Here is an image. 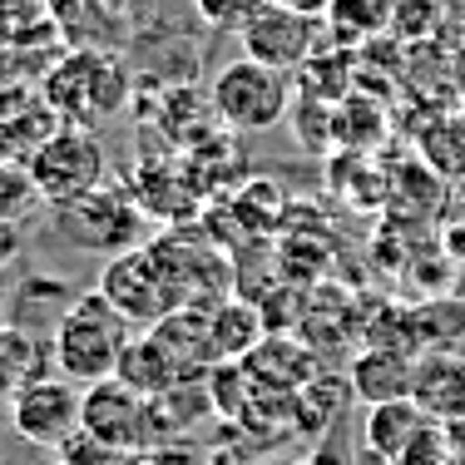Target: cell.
Listing matches in <instances>:
<instances>
[{"mask_svg": "<svg viewBox=\"0 0 465 465\" xmlns=\"http://www.w3.org/2000/svg\"><path fill=\"white\" fill-rule=\"evenodd\" d=\"M129 337H134V327L124 322V312L94 287V292H80L64 307V317L54 322L50 351L60 376H70L74 386H94L119 371Z\"/></svg>", "mask_w": 465, "mask_h": 465, "instance_id": "1", "label": "cell"}, {"mask_svg": "<svg viewBox=\"0 0 465 465\" xmlns=\"http://www.w3.org/2000/svg\"><path fill=\"white\" fill-rule=\"evenodd\" d=\"M40 94L64 124H94L129 104V70L104 50H64L45 74Z\"/></svg>", "mask_w": 465, "mask_h": 465, "instance_id": "2", "label": "cell"}, {"mask_svg": "<svg viewBox=\"0 0 465 465\" xmlns=\"http://www.w3.org/2000/svg\"><path fill=\"white\" fill-rule=\"evenodd\" d=\"M208 99H213L218 124L232 129V134H262V129H278L292 109V74L268 70V64L248 60H228L223 70L208 84Z\"/></svg>", "mask_w": 465, "mask_h": 465, "instance_id": "3", "label": "cell"}, {"mask_svg": "<svg viewBox=\"0 0 465 465\" xmlns=\"http://www.w3.org/2000/svg\"><path fill=\"white\" fill-rule=\"evenodd\" d=\"M99 292L124 312V322L134 331H149L159 327L169 312H179L183 297H179V282H173L169 262L159 258L153 242H139L129 252H114L99 272Z\"/></svg>", "mask_w": 465, "mask_h": 465, "instance_id": "4", "label": "cell"}, {"mask_svg": "<svg viewBox=\"0 0 465 465\" xmlns=\"http://www.w3.org/2000/svg\"><path fill=\"white\" fill-rule=\"evenodd\" d=\"M25 163H30V173H35L45 203L64 208V203H74V198L94 193V188L104 183L109 153L84 124H60Z\"/></svg>", "mask_w": 465, "mask_h": 465, "instance_id": "5", "label": "cell"}, {"mask_svg": "<svg viewBox=\"0 0 465 465\" xmlns=\"http://www.w3.org/2000/svg\"><path fill=\"white\" fill-rule=\"evenodd\" d=\"M80 430L90 440H99V446L119 450V456H139L143 446H153V436L163 430V420H159V406H153L149 396L129 391L119 376H109V381L84 386Z\"/></svg>", "mask_w": 465, "mask_h": 465, "instance_id": "6", "label": "cell"}, {"mask_svg": "<svg viewBox=\"0 0 465 465\" xmlns=\"http://www.w3.org/2000/svg\"><path fill=\"white\" fill-rule=\"evenodd\" d=\"M60 232L64 242L84 252H129L139 248V232H143V208L134 203L129 188H114V183H99L94 193L74 198V203L60 208Z\"/></svg>", "mask_w": 465, "mask_h": 465, "instance_id": "7", "label": "cell"}, {"mask_svg": "<svg viewBox=\"0 0 465 465\" xmlns=\"http://www.w3.org/2000/svg\"><path fill=\"white\" fill-rule=\"evenodd\" d=\"M322 35H327L322 15H302V10H287V5H268L258 20L242 25L238 45H242L248 60L268 64V70L297 74L307 60L322 54Z\"/></svg>", "mask_w": 465, "mask_h": 465, "instance_id": "8", "label": "cell"}, {"mask_svg": "<svg viewBox=\"0 0 465 465\" xmlns=\"http://www.w3.org/2000/svg\"><path fill=\"white\" fill-rule=\"evenodd\" d=\"M80 411H84V386H74L70 376H45L10 401V430L25 446L60 450L64 440L80 436Z\"/></svg>", "mask_w": 465, "mask_h": 465, "instance_id": "9", "label": "cell"}, {"mask_svg": "<svg viewBox=\"0 0 465 465\" xmlns=\"http://www.w3.org/2000/svg\"><path fill=\"white\" fill-rule=\"evenodd\" d=\"M242 367H248V376L258 386H268V391H287V396H297L302 386H312L317 376H322L312 347L297 341L292 331H268V337L242 357Z\"/></svg>", "mask_w": 465, "mask_h": 465, "instance_id": "10", "label": "cell"}, {"mask_svg": "<svg viewBox=\"0 0 465 465\" xmlns=\"http://www.w3.org/2000/svg\"><path fill=\"white\" fill-rule=\"evenodd\" d=\"M347 386H351V396L367 401V406L406 401L411 386H416V361H411V351H401V347H367V351L351 357Z\"/></svg>", "mask_w": 465, "mask_h": 465, "instance_id": "11", "label": "cell"}, {"mask_svg": "<svg viewBox=\"0 0 465 465\" xmlns=\"http://www.w3.org/2000/svg\"><path fill=\"white\" fill-rule=\"evenodd\" d=\"M411 401L440 426L465 420V357L456 351H426L416 361V386Z\"/></svg>", "mask_w": 465, "mask_h": 465, "instance_id": "12", "label": "cell"}, {"mask_svg": "<svg viewBox=\"0 0 465 465\" xmlns=\"http://www.w3.org/2000/svg\"><path fill=\"white\" fill-rule=\"evenodd\" d=\"M50 361H54V351L35 337V331H25L15 322H0V401L10 406L25 386L45 381Z\"/></svg>", "mask_w": 465, "mask_h": 465, "instance_id": "13", "label": "cell"}, {"mask_svg": "<svg viewBox=\"0 0 465 465\" xmlns=\"http://www.w3.org/2000/svg\"><path fill=\"white\" fill-rule=\"evenodd\" d=\"M426 411L406 396V401H381V406H367V420H361V440H367V450L376 460L396 465L406 456V446L426 430Z\"/></svg>", "mask_w": 465, "mask_h": 465, "instance_id": "14", "label": "cell"}, {"mask_svg": "<svg viewBox=\"0 0 465 465\" xmlns=\"http://www.w3.org/2000/svg\"><path fill=\"white\" fill-rule=\"evenodd\" d=\"M114 376L129 386V391L149 396V401H159L163 391H173V386L183 381L179 367H173V357H169V347H163L153 331H134V337H129V347H124V357H119Z\"/></svg>", "mask_w": 465, "mask_h": 465, "instance_id": "15", "label": "cell"}, {"mask_svg": "<svg viewBox=\"0 0 465 465\" xmlns=\"http://www.w3.org/2000/svg\"><path fill=\"white\" fill-rule=\"evenodd\" d=\"M268 337V317L242 297H223L208 307V341H213L218 361H242L258 341Z\"/></svg>", "mask_w": 465, "mask_h": 465, "instance_id": "16", "label": "cell"}, {"mask_svg": "<svg viewBox=\"0 0 465 465\" xmlns=\"http://www.w3.org/2000/svg\"><path fill=\"white\" fill-rule=\"evenodd\" d=\"M391 5L396 0H331L327 5V35L337 45H367L381 30H391Z\"/></svg>", "mask_w": 465, "mask_h": 465, "instance_id": "17", "label": "cell"}, {"mask_svg": "<svg viewBox=\"0 0 465 465\" xmlns=\"http://www.w3.org/2000/svg\"><path fill=\"white\" fill-rule=\"evenodd\" d=\"M54 0H0V45H60Z\"/></svg>", "mask_w": 465, "mask_h": 465, "instance_id": "18", "label": "cell"}, {"mask_svg": "<svg viewBox=\"0 0 465 465\" xmlns=\"http://www.w3.org/2000/svg\"><path fill=\"white\" fill-rule=\"evenodd\" d=\"M45 203L35 173H30L25 159H0V223H25L35 208Z\"/></svg>", "mask_w": 465, "mask_h": 465, "instance_id": "19", "label": "cell"}, {"mask_svg": "<svg viewBox=\"0 0 465 465\" xmlns=\"http://www.w3.org/2000/svg\"><path fill=\"white\" fill-rule=\"evenodd\" d=\"M347 381H331V376L322 371L312 386H302L297 391V430H312V436H322V430H331V420H337V411L347 406Z\"/></svg>", "mask_w": 465, "mask_h": 465, "instance_id": "20", "label": "cell"}, {"mask_svg": "<svg viewBox=\"0 0 465 465\" xmlns=\"http://www.w3.org/2000/svg\"><path fill=\"white\" fill-rule=\"evenodd\" d=\"M74 297L64 292L60 282L50 278V272H25L20 278V287H15V312H40L50 322V331H54V322L64 317V307H70Z\"/></svg>", "mask_w": 465, "mask_h": 465, "instance_id": "21", "label": "cell"}, {"mask_svg": "<svg viewBox=\"0 0 465 465\" xmlns=\"http://www.w3.org/2000/svg\"><path fill=\"white\" fill-rule=\"evenodd\" d=\"M268 5L272 0H193L198 20H203L208 30H223V35H242V25L258 20Z\"/></svg>", "mask_w": 465, "mask_h": 465, "instance_id": "22", "label": "cell"}, {"mask_svg": "<svg viewBox=\"0 0 465 465\" xmlns=\"http://www.w3.org/2000/svg\"><path fill=\"white\" fill-rule=\"evenodd\" d=\"M440 25V0H396L391 5V35L420 40Z\"/></svg>", "mask_w": 465, "mask_h": 465, "instance_id": "23", "label": "cell"}, {"mask_svg": "<svg viewBox=\"0 0 465 465\" xmlns=\"http://www.w3.org/2000/svg\"><path fill=\"white\" fill-rule=\"evenodd\" d=\"M396 465H450V436L440 420H426V430L406 446V456Z\"/></svg>", "mask_w": 465, "mask_h": 465, "instance_id": "24", "label": "cell"}, {"mask_svg": "<svg viewBox=\"0 0 465 465\" xmlns=\"http://www.w3.org/2000/svg\"><path fill=\"white\" fill-rule=\"evenodd\" d=\"M15 258H20V232H15V223H0V272Z\"/></svg>", "mask_w": 465, "mask_h": 465, "instance_id": "25", "label": "cell"}, {"mask_svg": "<svg viewBox=\"0 0 465 465\" xmlns=\"http://www.w3.org/2000/svg\"><path fill=\"white\" fill-rule=\"evenodd\" d=\"M272 5H287V10H302V15H327L331 0H272Z\"/></svg>", "mask_w": 465, "mask_h": 465, "instance_id": "26", "label": "cell"}, {"mask_svg": "<svg viewBox=\"0 0 465 465\" xmlns=\"http://www.w3.org/2000/svg\"><path fill=\"white\" fill-rule=\"evenodd\" d=\"M0 159H20V153H15V143H10V134H5V129H0Z\"/></svg>", "mask_w": 465, "mask_h": 465, "instance_id": "27", "label": "cell"}]
</instances>
